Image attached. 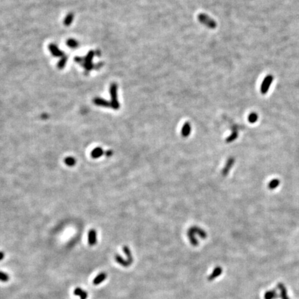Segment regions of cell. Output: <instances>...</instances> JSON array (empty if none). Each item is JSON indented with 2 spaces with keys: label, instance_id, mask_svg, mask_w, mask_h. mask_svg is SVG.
Segmentation results:
<instances>
[{
  "label": "cell",
  "instance_id": "cell-4",
  "mask_svg": "<svg viewBox=\"0 0 299 299\" xmlns=\"http://www.w3.org/2000/svg\"><path fill=\"white\" fill-rule=\"evenodd\" d=\"M48 48H49V51H51L52 55L55 57H63L64 56L63 52L60 51L58 48V46L54 44H50L48 45Z\"/></svg>",
  "mask_w": 299,
  "mask_h": 299
},
{
  "label": "cell",
  "instance_id": "cell-20",
  "mask_svg": "<svg viewBox=\"0 0 299 299\" xmlns=\"http://www.w3.org/2000/svg\"><path fill=\"white\" fill-rule=\"evenodd\" d=\"M64 163H65L67 165H69V166H73V165L76 164V161L74 157H66V158L64 159Z\"/></svg>",
  "mask_w": 299,
  "mask_h": 299
},
{
  "label": "cell",
  "instance_id": "cell-12",
  "mask_svg": "<svg viewBox=\"0 0 299 299\" xmlns=\"http://www.w3.org/2000/svg\"><path fill=\"white\" fill-rule=\"evenodd\" d=\"M191 124L188 122H186L183 125L182 128H181V135L183 137H187L190 134H191Z\"/></svg>",
  "mask_w": 299,
  "mask_h": 299
},
{
  "label": "cell",
  "instance_id": "cell-19",
  "mask_svg": "<svg viewBox=\"0 0 299 299\" xmlns=\"http://www.w3.org/2000/svg\"><path fill=\"white\" fill-rule=\"evenodd\" d=\"M238 133L236 130H234L233 132L231 133V134L230 135V136L228 137V138L226 139V141H227V143H231L232 142V141H235L236 139L238 138Z\"/></svg>",
  "mask_w": 299,
  "mask_h": 299
},
{
  "label": "cell",
  "instance_id": "cell-27",
  "mask_svg": "<svg viewBox=\"0 0 299 299\" xmlns=\"http://www.w3.org/2000/svg\"><path fill=\"white\" fill-rule=\"evenodd\" d=\"M4 258V254L2 251H0V260H1Z\"/></svg>",
  "mask_w": 299,
  "mask_h": 299
},
{
  "label": "cell",
  "instance_id": "cell-9",
  "mask_svg": "<svg viewBox=\"0 0 299 299\" xmlns=\"http://www.w3.org/2000/svg\"><path fill=\"white\" fill-rule=\"evenodd\" d=\"M234 162H235V159H234L233 158H230V159H228V161H227V163H226L225 166H224L223 170H222V175H223L224 176H226V175H228L230 169L231 168L232 166H233V165L234 164Z\"/></svg>",
  "mask_w": 299,
  "mask_h": 299
},
{
  "label": "cell",
  "instance_id": "cell-7",
  "mask_svg": "<svg viewBox=\"0 0 299 299\" xmlns=\"http://www.w3.org/2000/svg\"><path fill=\"white\" fill-rule=\"evenodd\" d=\"M97 236L96 231L94 229H92L88 233V242L90 246H94L96 244Z\"/></svg>",
  "mask_w": 299,
  "mask_h": 299
},
{
  "label": "cell",
  "instance_id": "cell-15",
  "mask_svg": "<svg viewBox=\"0 0 299 299\" xmlns=\"http://www.w3.org/2000/svg\"><path fill=\"white\" fill-rule=\"evenodd\" d=\"M195 234L193 233L191 230H188V231H187V235L188 237V239L190 240V242H191V244L194 246H197L198 245V241L195 238Z\"/></svg>",
  "mask_w": 299,
  "mask_h": 299
},
{
  "label": "cell",
  "instance_id": "cell-14",
  "mask_svg": "<svg viewBox=\"0 0 299 299\" xmlns=\"http://www.w3.org/2000/svg\"><path fill=\"white\" fill-rule=\"evenodd\" d=\"M74 292L76 296H79L80 299H87L88 297L87 292H85V291L83 290H82L80 287H77L75 289Z\"/></svg>",
  "mask_w": 299,
  "mask_h": 299
},
{
  "label": "cell",
  "instance_id": "cell-5",
  "mask_svg": "<svg viewBox=\"0 0 299 299\" xmlns=\"http://www.w3.org/2000/svg\"><path fill=\"white\" fill-rule=\"evenodd\" d=\"M273 80L272 76H269L266 77L265 79L264 80L263 82H262V86H261V92L262 94H265V93L267 92L269 90V87L271 83H272Z\"/></svg>",
  "mask_w": 299,
  "mask_h": 299
},
{
  "label": "cell",
  "instance_id": "cell-23",
  "mask_svg": "<svg viewBox=\"0 0 299 299\" xmlns=\"http://www.w3.org/2000/svg\"><path fill=\"white\" fill-rule=\"evenodd\" d=\"M258 120V115L256 113H251V114L248 115V121L251 123H256Z\"/></svg>",
  "mask_w": 299,
  "mask_h": 299
},
{
  "label": "cell",
  "instance_id": "cell-16",
  "mask_svg": "<svg viewBox=\"0 0 299 299\" xmlns=\"http://www.w3.org/2000/svg\"><path fill=\"white\" fill-rule=\"evenodd\" d=\"M103 153L104 152L101 147H96V148L93 150V151L92 152V157L94 159L99 158V157H100L103 155Z\"/></svg>",
  "mask_w": 299,
  "mask_h": 299
},
{
  "label": "cell",
  "instance_id": "cell-24",
  "mask_svg": "<svg viewBox=\"0 0 299 299\" xmlns=\"http://www.w3.org/2000/svg\"><path fill=\"white\" fill-rule=\"evenodd\" d=\"M66 62H67V58H66V56H63V57H62L61 60H60L59 62H58V68L59 69L64 68V66H65L66 63Z\"/></svg>",
  "mask_w": 299,
  "mask_h": 299
},
{
  "label": "cell",
  "instance_id": "cell-10",
  "mask_svg": "<svg viewBox=\"0 0 299 299\" xmlns=\"http://www.w3.org/2000/svg\"><path fill=\"white\" fill-rule=\"evenodd\" d=\"M107 278V274L105 273L102 272L100 273V274H98L94 280H93V284L94 285H100L102 283L104 280H105Z\"/></svg>",
  "mask_w": 299,
  "mask_h": 299
},
{
  "label": "cell",
  "instance_id": "cell-1",
  "mask_svg": "<svg viewBox=\"0 0 299 299\" xmlns=\"http://www.w3.org/2000/svg\"><path fill=\"white\" fill-rule=\"evenodd\" d=\"M110 96L112 100H111V108L114 110H118L120 108V105L118 101V97H117V84L116 83H112L110 86Z\"/></svg>",
  "mask_w": 299,
  "mask_h": 299
},
{
  "label": "cell",
  "instance_id": "cell-3",
  "mask_svg": "<svg viewBox=\"0 0 299 299\" xmlns=\"http://www.w3.org/2000/svg\"><path fill=\"white\" fill-rule=\"evenodd\" d=\"M94 56V52L93 51H91L87 53V55L85 58H84V62L83 63V66L87 70L90 71L93 69L94 66L92 63V60Z\"/></svg>",
  "mask_w": 299,
  "mask_h": 299
},
{
  "label": "cell",
  "instance_id": "cell-18",
  "mask_svg": "<svg viewBox=\"0 0 299 299\" xmlns=\"http://www.w3.org/2000/svg\"><path fill=\"white\" fill-rule=\"evenodd\" d=\"M279 184H280V181L277 179H274L270 181L269 183V185H268V187H269V188L271 189V190H274V189H275L276 188H277L278 186H279Z\"/></svg>",
  "mask_w": 299,
  "mask_h": 299
},
{
  "label": "cell",
  "instance_id": "cell-17",
  "mask_svg": "<svg viewBox=\"0 0 299 299\" xmlns=\"http://www.w3.org/2000/svg\"><path fill=\"white\" fill-rule=\"evenodd\" d=\"M123 252H124L125 254L126 255V257L128 258V261L130 262V264H132L133 262V257L132 256V254H131L130 248L128 247V246H123Z\"/></svg>",
  "mask_w": 299,
  "mask_h": 299
},
{
  "label": "cell",
  "instance_id": "cell-2",
  "mask_svg": "<svg viewBox=\"0 0 299 299\" xmlns=\"http://www.w3.org/2000/svg\"><path fill=\"white\" fill-rule=\"evenodd\" d=\"M198 20L200 22V23L204 24V25L207 26L209 28V29H215V28L217 27V24L216 22L214 21V20L209 17V15H206V14L202 13L198 15Z\"/></svg>",
  "mask_w": 299,
  "mask_h": 299
},
{
  "label": "cell",
  "instance_id": "cell-11",
  "mask_svg": "<svg viewBox=\"0 0 299 299\" xmlns=\"http://www.w3.org/2000/svg\"><path fill=\"white\" fill-rule=\"evenodd\" d=\"M94 103L96 105L105 107V108H111V103L108 102V100H105V99L96 98L94 99Z\"/></svg>",
  "mask_w": 299,
  "mask_h": 299
},
{
  "label": "cell",
  "instance_id": "cell-25",
  "mask_svg": "<svg viewBox=\"0 0 299 299\" xmlns=\"http://www.w3.org/2000/svg\"><path fill=\"white\" fill-rule=\"evenodd\" d=\"M9 280V276L4 272H0V281L7 282Z\"/></svg>",
  "mask_w": 299,
  "mask_h": 299
},
{
  "label": "cell",
  "instance_id": "cell-21",
  "mask_svg": "<svg viewBox=\"0 0 299 299\" xmlns=\"http://www.w3.org/2000/svg\"><path fill=\"white\" fill-rule=\"evenodd\" d=\"M73 20H74V15L72 13L69 14V15H66L65 19H64V24L65 26H69L73 22Z\"/></svg>",
  "mask_w": 299,
  "mask_h": 299
},
{
  "label": "cell",
  "instance_id": "cell-8",
  "mask_svg": "<svg viewBox=\"0 0 299 299\" xmlns=\"http://www.w3.org/2000/svg\"><path fill=\"white\" fill-rule=\"evenodd\" d=\"M222 274V268L221 267V266H216V267L214 269V270L213 271V272H212V274H211V275L209 276V277H208V280H209V281H212V280H213L214 279H215V278H217L218 276H220L221 274Z\"/></svg>",
  "mask_w": 299,
  "mask_h": 299
},
{
  "label": "cell",
  "instance_id": "cell-13",
  "mask_svg": "<svg viewBox=\"0 0 299 299\" xmlns=\"http://www.w3.org/2000/svg\"><path fill=\"white\" fill-rule=\"evenodd\" d=\"M114 258H115V260H116L117 263L121 264V266H124V267H128V266H129L131 264L130 262L128 261V260H125L124 259H123V258L121 257L119 254H116V255H115V256H114Z\"/></svg>",
  "mask_w": 299,
  "mask_h": 299
},
{
  "label": "cell",
  "instance_id": "cell-22",
  "mask_svg": "<svg viewBox=\"0 0 299 299\" xmlns=\"http://www.w3.org/2000/svg\"><path fill=\"white\" fill-rule=\"evenodd\" d=\"M78 42L74 39H69L66 41V45L70 48H76L78 46Z\"/></svg>",
  "mask_w": 299,
  "mask_h": 299
},
{
  "label": "cell",
  "instance_id": "cell-6",
  "mask_svg": "<svg viewBox=\"0 0 299 299\" xmlns=\"http://www.w3.org/2000/svg\"><path fill=\"white\" fill-rule=\"evenodd\" d=\"M189 230H191V231L195 234H197V235H199L201 237L202 239H206V238H207V233H206V232L204 231L203 229H202L201 228L197 227V226H194V227H191Z\"/></svg>",
  "mask_w": 299,
  "mask_h": 299
},
{
  "label": "cell",
  "instance_id": "cell-26",
  "mask_svg": "<svg viewBox=\"0 0 299 299\" xmlns=\"http://www.w3.org/2000/svg\"><path fill=\"white\" fill-rule=\"evenodd\" d=\"M112 154H113V152H112V150H110L106 151V152H105V155H106L107 157H111L112 155Z\"/></svg>",
  "mask_w": 299,
  "mask_h": 299
}]
</instances>
